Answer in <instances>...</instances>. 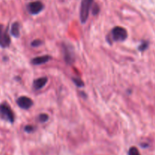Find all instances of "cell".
I'll use <instances>...</instances> for the list:
<instances>
[{
	"label": "cell",
	"mask_w": 155,
	"mask_h": 155,
	"mask_svg": "<svg viewBox=\"0 0 155 155\" xmlns=\"http://www.w3.org/2000/svg\"><path fill=\"white\" fill-rule=\"evenodd\" d=\"M93 0H83L80 8V21L82 24H85L89 18V11L92 6Z\"/></svg>",
	"instance_id": "obj_1"
},
{
	"label": "cell",
	"mask_w": 155,
	"mask_h": 155,
	"mask_svg": "<svg viewBox=\"0 0 155 155\" xmlns=\"http://www.w3.org/2000/svg\"><path fill=\"white\" fill-rule=\"evenodd\" d=\"M111 36L114 42H123L127 38V31L122 27H115L112 30Z\"/></svg>",
	"instance_id": "obj_2"
},
{
	"label": "cell",
	"mask_w": 155,
	"mask_h": 155,
	"mask_svg": "<svg viewBox=\"0 0 155 155\" xmlns=\"http://www.w3.org/2000/svg\"><path fill=\"white\" fill-rule=\"evenodd\" d=\"M63 54L65 62L68 64H71L75 61V55H74V51L73 50L72 46L68 45L67 44H64L63 46Z\"/></svg>",
	"instance_id": "obj_3"
},
{
	"label": "cell",
	"mask_w": 155,
	"mask_h": 155,
	"mask_svg": "<svg viewBox=\"0 0 155 155\" xmlns=\"http://www.w3.org/2000/svg\"><path fill=\"white\" fill-rule=\"evenodd\" d=\"M0 114L4 119L7 120L9 122L13 123L15 120L13 112L8 104H2L0 105Z\"/></svg>",
	"instance_id": "obj_4"
},
{
	"label": "cell",
	"mask_w": 155,
	"mask_h": 155,
	"mask_svg": "<svg viewBox=\"0 0 155 155\" xmlns=\"http://www.w3.org/2000/svg\"><path fill=\"white\" fill-rule=\"evenodd\" d=\"M44 8V5L42 2L40 1L33 2L29 3L27 5V10L31 15H37L40 13Z\"/></svg>",
	"instance_id": "obj_5"
},
{
	"label": "cell",
	"mask_w": 155,
	"mask_h": 155,
	"mask_svg": "<svg viewBox=\"0 0 155 155\" xmlns=\"http://www.w3.org/2000/svg\"><path fill=\"white\" fill-rule=\"evenodd\" d=\"M11 39L7 30L4 28V27L0 25V46L2 48H6L10 45Z\"/></svg>",
	"instance_id": "obj_6"
},
{
	"label": "cell",
	"mask_w": 155,
	"mask_h": 155,
	"mask_svg": "<svg viewBox=\"0 0 155 155\" xmlns=\"http://www.w3.org/2000/svg\"><path fill=\"white\" fill-rule=\"evenodd\" d=\"M17 104H18V105L21 108L24 109V110H27V109H30L33 106V102L31 98L26 96H21L18 98V100H17Z\"/></svg>",
	"instance_id": "obj_7"
},
{
	"label": "cell",
	"mask_w": 155,
	"mask_h": 155,
	"mask_svg": "<svg viewBox=\"0 0 155 155\" xmlns=\"http://www.w3.org/2000/svg\"><path fill=\"white\" fill-rule=\"evenodd\" d=\"M47 82H48V78L45 77L36 79V80H35L34 82H33V88H34V89H36V90L41 89L46 85Z\"/></svg>",
	"instance_id": "obj_8"
},
{
	"label": "cell",
	"mask_w": 155,
	"mask_h": 155,
	"mask_svg": "<svg viewBox=\"0 0 155 155\" xmlns=\"http://www.w3.org/2000/svg\"><path fill=\"white\" fill-rule=\"evenodd\" d=\"M50 59H51V56L49 55L39 56V57H36L32 59L31 63L33 64V65L42 64H45L46 63V62H48Z\"/></svg>",
	"instance_id": "obj_9"
},
{
	"label": "cell",
	"mask_w": 155,
	"mask_h": 155,
	"mask_svg": "<svg viewBox=\"0 0 155 155\" xmlns=\"http://www.w3.org/2000/svg\"><path fill=\"white\" fill-rule=\"evenodd\" d=\"M11 33L15 37H18L20 35V24L18 22H15L12 24L11 29Z\"/></svg>",
	"instance_id": "obj_10"
},
{
	"label": "cell",
	"mask_w": 155,
	"mask_h": 155,
	"mask_svg": "<svg viewBox=\"0 0 155 155\" xmlns=\"http://www.w3.org/2000/svg\"><path fill=\"white\" fill-rule=\"evenodd\" d=\"M72 81L74 82V84L77 86H78V87H83V86H84V83H83V80H82L81 79L79 78V77L72 78Z\"/></svg>",
	"instance_id": "obj_11"
},
{
	"label": "cell",
	"mask_w": 155,
	"mask_h": 155,
	"mask_svg": "<svg viewBox=\"0 0 155 155\" xmlns=\"http://www.w3.org/2000/svg\"><path fill=\"white\" fill-rule=\"evenodd\" d=\"M129 155H140V154L139 152V150L136 147H132L129 151Z\"/></svg>",
	"instance_id": "obj_12"
},
{
	"label": "cell",
	"mask_w": 155,
	"mask_h": 155,
	"mask_svg": "<svg viewBox=\"0 0 155 155\" xmlns=\"http://www.w3.org/2000/svg\"><path fill=\"white\" fill-rule=\"evenodd\" d=\"M148 47V42H142V44L139 46V51H143L145 50H146Z\"/></svg>",
	"instance_id": "obj_13"
},
{
	"label": "cell",
	"mask_w": 155,
	"mask_h": 155,
	"mask_svg": "<svg viewBox=\"0 0 155 155\" xmlns=\"http://www.w3.org/2000/svg\"><path fill=\"white\" fill-rule=\"evenodd\" d=\"M48 116L47 114H41L39 116V121L42 123L46 122V121L48 120Z\"/></svg>",
	"instance_id": "obj_14"
},
{
	"label": "cell",
	"mask_w": 155,
	"mask_h": 155,
	"mask_svg": "<svg viewBox=\"0 0 155 155\" xmlns=\"http://www.w3.org/2000/svg\"><path fill=\"white\" fill-rule=\"evenodd\" d=\"M42 44V41L40 39H36V40H33L31 42V45L33 47H38Z\"/></svg>",
	"instance_id": "obj_15"
},
{
	"label": "cell",
	"mask_w": 155,
	"mask_h": 155,
	"mask_svg": "<svg viewBox=\"0 0 155 155\" xmlns=\"http://www.w3.org/2000/svg\"><path fill=\"white\" fill-rule=\"evenodd\" d=\"M24 130H25V132H27V133H32V132H33V130H34V127H33V126L27 125L24 127Z\"/></svg>",
	"instance_id": "obj_16"
},
{
	"label": "cell",
	"mask_w": 155,
	"mask_h": 155,
	"mask_svg": "<svg viewBox=\"0 0 155 155\" xmlns=\"http://www.w3.org/2000/svg\"><path fill=\"white\" fill-rule=\"evenodd\" d=\"M98 12H99V7H98V5H95L93 7V9H92V14L94 15H98Z\"/></svg>",
	"instance_id": "obj_17"
}]
</instances>
